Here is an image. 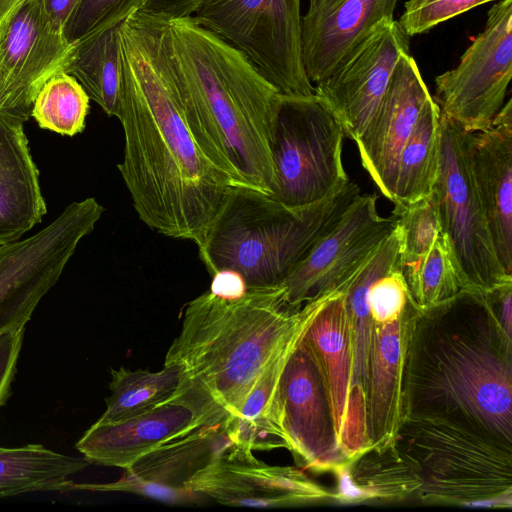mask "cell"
Listing matches in <instances>:
<instances>
[{
  "label": "cell",
  "mask_w": 512,
  "mask_h": 512,
  "mask_svg": "<svg viewBox=\"0 0 512 512\" xmlns=\"http://www.w3.org/2000/svg\"><path fill=\"white\" fill-rule=\"evenodd\" d=\"M119 42L124 154L118 170L144 224L199 248L234 185L188 123L165 19L137 10L121 22Z\"/></svg>",
  "instance_id": "6da1fadb"
},
{
  "label": "cell",
  "mask_w": 512,
  "mask_h": 512,
  "mask_svg": "<svg viewBox=\"0 0 512 512\" xmlns=\"http://www.w3.org/2000/svg\"><path fill=\"white\" fill-rule=\"evenodd\" d=\"M453 420L512 446V337L484 292L420 310L403 377V418Z\"/></svg>",
  "instance_id": "7a4b0ae2"
},
{
  "label": "cell",
  "mask_w": 512,
  "mask_h": 512,
  "mask_svg": "<svg viewBox=\"0 0 512 512\" xmlns=\"http://www.w3.org/2000/svg\"><path fill=\"white\" fill-rule=\"evenodd\" d=\"M165 21L171 62L199 146L234 186L271 194L270 142L280 93L242 52L192 16Z\"/></svg>",
  "instance_id": "3957f363"
},
{
  "label": "cell",
  "mask_w": 512,
  "mask_h": 512,
  "mask_svg": "<svg viewBox=\"0 0 512 512\" xmlns=\"http://www.w3.org/2000/svg\"><path fill=\"white\" fill-rule=\"evenodd\" d=\"M330 294L299 309L287 305L281 285L235 296L208 290L190 301L164 362L184 373L178 399L210 422L237 417L262 372L303 337Z\"/></svg>",
  "instance_id": "277c9868"
},
{
  "label": "cell",
  "mask_w": 512,
  "mask_h": 512,
  "mask_svg": "<svg viewBox=\"0 0 512 512\" xmlns=\"http://www.w3.org/2000/svg\"><path fill=\"white\" fill-rule=\"evenodd\" d=\"M360 194L349 180L321 201L289 206L259 190L232 186L199 257L211 277L226 270L248 287L279 286Z\"/></svg>",
  "instance_id": "5b68a950"
},
{
  "label": "cell",
  "mask_w": 512,
  "mask_h": 512,
  "mask_svg": "<svg viewBox=\"0 0 512 512\" xmlns=\"http://www.w3.org/2000/svg\"><path fill=\"white\" fill-rule=\"evenodd\" d=\"M416 465L425 504L512 506V446L462 423L406 416L395 437Z\"/></svg>",
  "instance_id": "8992f818"
},
{
  "label": "cell",
  "mask_w": 512,
  "mask_h": 512,
  "mask_svg": "<svg viewBox=\"0 0 512 512\" xmlns=\"http://www.w3.org/2000/svg\"><path fill=\"white\" fill-rule=\"evenodd\" d=\"M344 136L340 121L316 93L280 94L270 142L274 182L269 195L289 206H303L346 184Z\"/></svg>",
  "instance_id": "52a82bcc"
},
{
  "label": "cell",
  "mask_w": 512,
  "mask_h": 512,
  "mask_svg": "<svg viewBox=\"0 0 512 512\" xmlns=\"http://www.w3.org/2000/svg\"><path fill=\"white\" fill-rule=\"evenodd\" d=\"M192 17L242 52L280 94L315 93L302 57L300 0H202Z\"/></svg>",
  "instance_id": "ba28073f"
},
{
  "label": "cell",
  "mask_w": 512,
  "mask_h": 512,
  "mask_svg": "<svg viewBox=\"0 0 512 512\" xmlns=\"http://www.w3.org/2000/svg\"><path fill=\"white\" fill-rule=\"evenodd\" d=\"M441 113V112H440ZM441 114L440 161L430 194L463 276L487 293L512 283L500 264L470 165L472 134Z\"/></svg>",
  "instance_id": "9c48e42d"
},
{
  "label": "cell",
  "mask_w": 512,
  "mask_h": 512,
  "mask_svg": "<svg viewBox=\"0 0 512 512\" xmlns=\"http://www.w3.org/2000/svg\"><path fill=\"white\" fill-rule=\"evenodd\" d=\"M102 212L95 198L72 202L34 235L0 246V333L26 326Z\"/></svg>",
  "instance_id": "30bf717a"
},
{
  "label": "cell",
  "mask_w": 512,
  "mask_h": 512,
  "mask_svg": "<svg viewBox=\"0 0 512 512\" xmlns=\"http://www.w3.org/2000/svg\"><path fill=\"white\" fill-rule=\"evenodd\" d=\"M511 76L512 0H498L459 64L436 77L433 99L443 116L479 132L504 105Z\"/></svg>",
  "instance_id": "8fae6325"
},
{
  "label": "cell",
  "mask_w": 512,
  "mask_h": 512,
  "mask_svg": "<svg viewBox=\"0 0 512 512\" xmlns=\"http://www.w3.org/2000/svg\"><path fill=\"white\" fill-rule=\"evenodd\" d=\"M275 420L286 449L299 468L332 473L348 460L338 442L322 369L304 336L281 373Z\"/></svg>",
  "instance_id": "7c38bea8"
},
{
  "label": "cell",
  "mask_w": 512,
  "mask_h": 512,
  "mask_svg": "<svg viewBox=\"0 0 512 512\" xmlns=\"http://www.w3.org/2000/svg\"><path fill=\"white\" fill-rule=\"evenodd\" d=\"M374 194L359 195L337 225L322 237L281 284L287 305L299 309L321 296L343 291L397 225L381 217Z\"/></svg>",
  "instance_id": "4fadbf2b"
},
{
  "label": "cell",
  "mask_w": 512,
  "mask_h": 512,
  "mask_svg": "<svg viewBox=\"0 0 512 512\" xmlns=\"http://www.w3.org/2000/svg\"><path fill=\"white\" fill-rule=\"evenodd\" d=\"M72 47L49 22L43 0H26L0 37V117L26 122L43 84L65 72Z\"/></svg>",
  "instance_id": "5bb4252c"
},
{
  "label": "cell",
  "mask_w": 512,
  "mask_h": 512,
  "mask_svg": "<svg viewBox=\"0 0 512 512\" xmlns=\"http://www.w3.org/2000/svg\"><path fill=\"white\" fill-rule=\"evenodd\" d=\"M398 21L377 24L338 63L332 73L315 84L320 96L354 142L361 136L384 96L394 67L409 40Z\"/></svg>",
  "instance_id": "9a60e30c"
},
{
  "label": "cell",
  "mask_w": 512,
  "mask_h": 512,
  "mask_svg": "<svg viewBox=\"0 0 512 512\" xmlns=\"http://www.w3.org/2000/svg\"><path fill=\"white\" fill-rule=\"evenodd\" d=\"M187 488L219 504L254 508L312 504L333 495L298 466L269 465L233 445L198 471Z\"/></svg>",
  "instance_id": "2e32d148"
},
{
  "label": "cell",
  "mask_w": 512,
  "mask_h": 512,
  "mask_svg": "<svg viewBox=\"0 0 512 512\" xmlns=\"http://www.w3.org/2000/svg\"><path fill=\"white\" fill-rule=\"evenodd\" d=\"M225 420L205 423L147 453L117 481L74 483L69 491L125 492L169 504H191L205 498L187 488L192 477L220 452L232 446Z\"/></svg>",
  "instance_id": "e0dca14e"
},
{
  "label": "cell",
  "mask_w": 512,
  "mask_h": 512,
  "mask_svg": "<svg viewBox=\"0 0 512 512\" xmlns=\"http://www.w3.org/2000/svg\"><path fill=\"white\" fill-rule=\"evenodd\" d=\"M431 97L415 59L403 53L377 110L355 141L363 167L390 201L394 198L399 155Z\"/></svg>",
  "instance_id": "ac0fdd59"
},
{
  "label": "cell",
  "mask_w": 512,
  "mask_h": 512,
  "mask_svg": "<svg viewBox=\"0 0 512 512\" xmlns=\"http://www.w3.org/2000/svg\"><path fill=\"white\" fill-rule=\"evenodd\" d=\"M398 0H309L301 20L302 57L311 83L327 78L377 24L394 19Z\"/></svg>",
  "instance_id": "d6986e66"
},
{
  "label": "cell",
  "mask_w": 512,
  "mask_h": 512,
  "mask_svg": "<svg viewBox=\"0 0 512 512\" xmlns=\"http://www.w3.org/2000/svg\"><path fill=\"white\" fill-rule=\"evenodd\" d=\"M470 165L497 258L512 275V100L491 125L474 132Z\"/></svg>",
  "instance_id": "ffe728a7"
},
{
  "label": "cell",
  "mask_w": 512,
  "mask_h": 512,
  "mask_svg": "<svg viewBox=\"0 0 512 512\" xmlns=\"http://www.w3.org/2000/svg\"><path fill=\"white\" fill-rule=\"evenodd\" d=\"M209 422L189 403L175 399L150 412L110 424L94 423L76 449L91 463L125 469L162 444Z\"/></svg>",
  "instance_id": "44dd1931"
},
{
  "label": "cell",
  "mask_w": 512,
  "mask_h": 512,
  "mask_svg": "<svg viewBox=\"0 0 512 512\" xmlns=\"http://www.w3.org/2000/svg\"><path fill=\"white\" fill-rule=\"evenodd\" d=\"M304 337L322 369L330 395L339 445L349 459L366 450L352 415L354 348L343 291L329 295L308 326Z\"/></svg>",
  "instance_id": "7402d4cb"
},
{
  "label": "cell",
  "mask_w": 512,
  "mask_h": 512,
  "mask_svg": "<svg viewBox=\"0 0 512 512\" xmlns=\"http://www.w3.org/2000/svg\"><path fill=\"white\" fill-rule=\"evenodd\" d=\"M420 310L412 305L398 319L374 325L366 390L369 447H382L395 441L401 425L408 336Z\"/></svg>",
  "instance_id": "603a6c76"
},
{
  "label": "cell",
  "mask_w": 512,
  "mask_h": 512,
  "mask_svg": "<svg viewBox=\"0 0 512 512\" xmlns=\"http://www.w3.org/2000/svg\"><path fill=\"white\" fill-rule=\"evenodd\" d=\"M23 124L0 117V246L21 239L47 212Z\"/></svg>",
  "instance_id": "cb8c5ba5"
},
{
  "label": "cell",
  "mask_w": 512,
  "mask_h": 512,
  "mask_svg": "<svg viewBox=\"0 0 512 512\" xmlns=\"http://www.w3.org/2000/svg\"><path fill=\"white\" fill-rule=\"evenodd\" d=\"M337 479L332 500L340 504L403 501L416 496L418 470L396 442L369 447L332 472Z\"/></svg>",
  "instance_id": "d4e9b609"
},
{
  "label": "cell",
  "mask_w": 512,
  "mask_h": 512,
  "mask_svg": "<svg viewBox=\"0 0 512 512\" xmlns=\"http://www.w3.org/2000/svg\"><path fill=\"white\" fill-rule=\"evenodd\" d=\"M90 464L84 456L61 454L40 444L0 447V498L31 492H68L70 477Z\"/></svg>",
  "instance_id": "484cf974"
},
{
  "label": "cell",
  "mask_w": 512,
  "mask_h": 512,
  "mask_svg": "<svg viewBox=\"0 0 512 512\" xmlns=\"http://www.w3.org/2000/svg\"><path fill=\"white\" fill-rule=\"evenodd\" d=\"M121 22L110 24L74 44L65 70L110 117H117L120 109Z\"/></svg>",
  "instance_id": "4316f807"
},
{
  "label": "cell",
  "mask_w": 512,
  "mask_h": 512,
  "mask_svg": "<svg viewBox=\"0 0 512 512\" xmlns=\"http://www.w3.org/2000/svg\"><path fill=\"white\" fill-rule=\"evenodd\" d=\"M440 147L441 113L431 97L399 155L394 206H409L430 196L438 174Z\"/></svg>",
  "instance_id": "83f0119b"
},
{
  "label": "cell",
  "mask_w": 512,
  "mask_h": 512,
  "mask_svg": "<svg viewBox=\"0 0 512 512\" xmlns=\"http://www.w3.org/2000/svg\"><path fill=\"white\" fill-rule=\"evenodd\" d=\"M106 410L99 424L120 422L150 412L177 398L184 389V373L176 364H164L157 372L124 367L111 369Z\"/></svg>",
  "instance_id": "f1b7e54d"
},
{
  "label": "cell",
  "mask_w": 512,
  "mask_h": 512,
  "mask_svg": "<svg viewBox=\"0 0 512 512\" xmlns=\"http://www.w3.org/2000/svg\"><path fill=\"white\" fill-rule=\"evenodd\" d=\"M299 341L269 363L247 395L239 415L226 418L233 446L253 452L286 448L275 420V398L283 368Z\"/></svg>",
  "instance_id": "f546056e"
},
{
  "label": "cell",
  "mask_w": 512,
  "mask_h": 512,
  "mask_svg": "<svg viewBox=\"0 0 512 512\" xmlns=\"http://www.w3.org/2000/svg\"><path fill=\"white\" fill-rule=\"evenodd\" d=\"M90 98L81 84L61 71L51 76L37 93L31 116L40 128L74 136L85 128Z\"/></svg>",
  "instance_id": "4dcf8cb0"
},
{
  "label": "cell",
  "mask_w": 512,
  "mask_h": 512,
  "mask_svg": "<svg viewBox=\"0 0 512 512\" xmlns=\"http://www.w3.org/2000/svg\"><path fill=\"white\" fill-rule=\"evenodd\" d=\"M471 289L446 235L441 231L425 257L410 293L423 310Z\"/></svg>",
  "instance_id": "1f68e13d"
},
{
  "label": "cell",
  "mask_w": 512,
  "mask_h": 512,
  "mask_svg": "<svg viewBox=\"0 0 512 512\" xmlns=\"http://www.w3.org/2000/svg\"><path fill=\"white\" fill-rule=\"evenodd\" d=\"M401 239V269L408 288L441 232L435 203L431 196L409 206H394Z\"/></svg>",
  "instance_id": "d6a6232c"
},
{
  "label": "cell",
  "mask_w": 512,
  "mask_h": 512,
  "mask_svg": "<svg viewBox=\"0 0 512 512\" xmlns=\"http://www.w3.org/2000/svg\"><path fill=\"white\" fill-rule=\"evenodd\" d=\"M146 0H80L63 28L66 42L74 45L90 34L123 21Z\"/></svg>",
  "instance_id": "836d02e7"
},
{
  "label": "cell",
  "mask_w": 512,
  "mask_h": 512,
  "mask_svg": "<svg viewBox=\"0 0 512 512\" xmlns=\"http://www.w3.org/2000/svg\"><path fill=\"white\" fill-rule=\"evenodd\" d=\"M491 1L495 0H409L398 23L407 36H413Z\"/></svg>",
  "instance_id": "e575fe53"
},
{
  "label": "cell",
  "mask_w": 512,
  "mask_h": 512,
  "mask_svg": "<svg viewBox=\"0 0 512 512\" xmlns=\"http://www.w3.org/2000/svg\"><path fill=\"white\" fill-rule=\"evenodd\" d=\"M24 333L25 327L0 333V409L12 394V382L17 372Z\"/></svg>",
  "instance_id": "d590c367"
},
{
  "label": "cell",
  "mask_w": 512,
  "mask_h": 512,
  "mask_svg": "<svg viewBox=\"0 0 512 512\" xmlns=\"http://www.w3.org/2000/svg\"><path fill=\"white\" fill-rule=\"evenodd\" d=\"M202 0H146L139 10L165 20L191 17Z\"/></svg>",
  "instance_id": "8d00e7d4"
},
{
  "label": "cell",
  "mask_w": 512,
  "mask_h": 512,
  "mask_svg": "<svg viewBox=\"0 0 512 512\" xmlns=\"http://www.w3.org/2000/svg\"><path fill=\"white\" fill-rule=\"evenodd\" d=\"M80 0H43L46 16L53 28L63 35V28Z\"/></svg>",
  "instance_id": "74e56055"
},
{
  "label": "cell",
  "mask_w": 512,
  "mask_h": 512,
  "mask_svg": "<svg viewBox=\"0 0 512 512\" xmlns=\"http://www.w3.org/2000/svg\"><path fill=\"white\" fill-rule=\"evenodd\" d=\"M26 0H0V37L9 21Z\"/></svg>",
  "instance_id": "f35d334b"
}]
</instances>
